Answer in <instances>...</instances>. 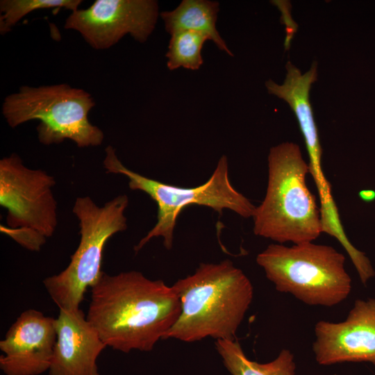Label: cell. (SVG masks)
<instances>
[{"label": "cell", "instance_id": "1", "mask_svg": "<svg viewBox=\"0 0 375 375\" xmlns=\"http://www.w3.org/2000/svg\"><path fill=\"white\" fill-rule=\"evenodd\" d=\"M181 312L172 286L138 271L103 273L91 288L86 315L106 346L123 353L150 351Z\"/></svg>", "mask_w": 375, "mask_h": 375}, {"label": "cell", "instance_id": "2", "mask_svg": "<svg viewBox=\"0 0 375 375\" xmlns=\"http://www.w3.org/2000/svg\"><path fill=\"white\" fill-rule=\"evenodd\" d=\"M181 305L177 321L164 338L193 342L206 338L235 340L253 297L247 275L233 262L201 263L172 285Z\"/></svg>", "mask_w": 375, "mask_h": 375}, {"label": "cell", "instance_id": "3", "mask_svg": "<svg viewBox=\"0 0 375 375\" xmlns=\"http://www.w3.org/2000/svg\"><path fill=\"white\" fill-rule=\"evenodd\" d=\"M266 193L256 206L253 233L275 243L313 242L323 233L320 208L309 190L308 163L300 147L285 142L269 149Z\"/></svg>", "mask_w": 375, "mask_h": 375}, {"label": "cell", "instance_id": "4", "mask_svg": "<svg viewBox=\"0 0 375 375\" xmlns=\"http://www.w3.org/2000/svg\"><path fill=\"white\" fill-rule=\"evenodd\" d=\"M105 153L103 164L106 172L124 175L128 179L131 190L144 192L158 206L156 223L134 247L135 253L158 237L162 238L165 248L170 250L178 217L189 206H206L220 215L223 210H228L243 218L253 217L256 206L232 185L226 155L219 159L206 182L196 187L184 188L148 178L127 168L111 145L106 147Z\"/></svg>", "mask_w": 375, "mask_h": 375}, {"label": "cell", "instance_id": "5", "mask_svg": "<svg viewBox=\"0 0 375 375\" xmlns=\"http://www.w3.org/2000/svg\"><path fill=\"white\" fill-rule=\"evenodd\" d=\"M256 260L277 291L308 306L338 305L351 291L345 256L331 246L313 242L290 247L273 243Z\"/></svg>", "mask_w": 375, "mask_h": 375}, {"label": "cell", "instance_id": "6", "mask_svg": "<svg viewBox=\"0 0 375 375\" xmlns=\"http://www.w3.org/2000/svg\"><path fill=\"white\" fill-rule=\"evenodd\" d=\"M95 101L87 91L66 83L33 87L22 85L5 97L2 115L11 128L38 120L39 142L44 145L73 141L78 147L99 146L101 129L90 123Z\"/></svg>", "mask_w": 375, "mask_h": 375}, {"label": "cell", "instance_id": "7", "mask_svg": "<svg viewBox=\"0 0 375 375\" xmlns=\"http://www.w3.org/2000/svg\"><path fill=\"white\" fill-rule=\"evenodd\" d=\"M126 194L119 195L103 206L90 197L76 198L72 211L79 222L80 242L67 267L47 277L44 285L59 310H76L88 288L103 274L101 265L105 245L115 234L127 228Z\"/></svg>", "mask_w": 375, "mask_h": 375}, {"label": "cell", "instance_id": "8", "mask_svg": "<svg viewBox=\"0 0 375 375\" xmlns=\"http://www.w3.org/2000/svg\"><path fill=\"white\" fill-rule=\"evenodd\" d=\"M55 178L25 166L16 153L0 160V205L7 210L8 226L1 231L24 248L39 251L58 224Z\"/></svg>", "mask_w": 375, "mask_h": 375}, {"label": "cell", "instance_id": "9", "mask_svg": "<svg viewBox=\"0 0 375 375\" xmlns=\"http://www.w3.org/2000/svg\"><path fill=\"white\" fill-rule=\"evenodd\" d=\"M159 15L155 0H96L71 12L64 28L78 32L92 48L103 50L128 34L138 42H147Z\"/></svg>", "mask_w": 375, "mask_h": 375}, {"label": "cell", "instance_id": "10", "mask_svg": "<svg viewBox=\"0 0 375 375\" xmlns=\"http://www.w3.org/2000/svg\"><path fill=\"white\" fill-rule=\"evenodd\" d=\"M312 351L317 362L375 365V299H357L345 320H321L315 326Z\"/></svg>", "mask_w": 375, "mask_h": 375}, {"label": "cell", "instance_id": "11", "mask_svg": "<svg viewBox=\"0 0 375 375\" xmlns=\"http://www.w3.org/2000/svg\"><path fill=\"white\" fill-rule=\"evenodd\" d=\"M56 319L24 311L0 341V369L6 375H40L49 371L56 341Z\"/></svg>", "mask_w": 375, "mask_h": 375}, {"label": "cell", "instance_id": "12", "mask_svg": "<svg viewBox=\"0 0 375 375\" xmlns=\"http://www.w3.org/2000/svg\"><path fill=\"white\" fill-rule=\"evenodd\" d=\"M287 74L280 85L272 80L265 82L268 92L284 100L294 112L303 134L309 156V167L318 190L321 210L329 212L336 208L331 186L322 167V149L315 122L309 93L312 84L317 77V64L314 62L305 74L288 61L285 65Z\"/></svg>", "mask_w": 375, "mask_h": 375}, {"label": "cell", "instance_id": "13", "mask_svg": "<svg viewBox=\"0 0 375 375\" xmlns=\"http://www.w3.org/2000/svg\"><path fill=\"white\" fill-rule=\"evenodd\" d=\"M49 375H99L97 358L107 347L80 308L59 310Z\"/></svg>", "mask_w": 375, "mask_h": 375}, {"label": "cell", "instance_id": "14", "mask_svg": "<svg viewBox=\"0 0 375 375\" xmlns=\"http://www.w3.org/2000/svg\"><path fill=\"white\" fill-rule=\"evenodd\" d=\"M219 3L209 0H183L174 10L163 11L160 16L165 31L171 35L183 31H195L206 34L217 47L233 56L216 28Z\"/></svg>", "mask_w": 375, "mask_h": 375}, {"label": "cell", "instance_id": "15", "mask_svg": "<svg viewBox=\"0 0 375 375\" xmlns=\"http://www.w3.org/2000/svg\"><path fill=\"white\" fill-rule=\"evenodd\" d=\"M216 349L231 375H294L296 364L293 353L282 349L273 360L260 363L249 360L238 341L217 340Z\"/></svg>", "mask_w": 375, "mask_h": 375}, {"label": "cell", "instance_id": "16", "mask_svg": "<svg viewBox=\"0 0 375 375\" xmlns=\"http://www.w3.org/2000/svg\"><path fill=\"white\" fill-rule=\"evenodd\" d=\"M208 40L206 34L195 31H183L171 35L165 55L168 69H199L203 62L201 49Z\"/></svg>", "mask_w": 375, "mask_h": 375}, {"label": "cell", "instance_id": "17", "mask_svg": "<svg viewBox=\"0 0 375 375\" xmlns=\"http://www.w3.org/2000/svg\"><path fill=\"white\" fill-rule=\"evenodd\" d=\"M81 0H1L0 33L5 35L22 17L34 10L65 8L71 12L79 9Z\"/></svg>", "mask_w": 375, "mask_h": 375}, {"label": "cell", "instance_id": "18", "mask_svg": "<svg viewBox=\"0 0 375 375\" xmlns=\"http://www.w3.org/2000/svg\"><path fill=\"white\" fill-rule=\"evenodd\" d=\"M361 200L366 203H371L375 200V191L373 190H362L358 192Z\"/></svg>", "mask_w": 375, "mask_h": 375}]
</instances>
